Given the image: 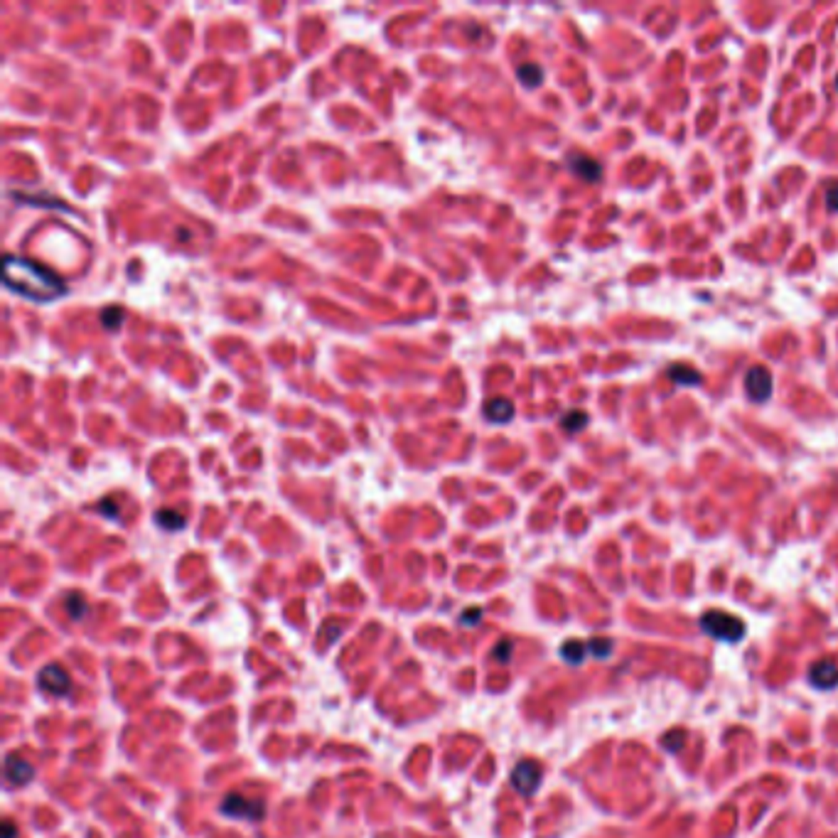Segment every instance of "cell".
<instances>
[{
    "label": "cell",
    "instance_id": "6da1fadb",
    "mask_svg": "<svg viewBox=\"0 0 838 838\" xmlns=\"http://www.w3.org/2000/svg\"><path fill=\"white\" fill-rule=\"evenodd\" d=\"M3 281L8 288L18 291L25 298H32V301H52L59 293H64V283L54 273H49L47 268L32 263V261L15 256H5Z\"/></svg>",
    "mask_w": 838,
    "mask_h": 838
},
{
    "label": "cell",
    "instance_id": "7a4b0ae2",
    "mask_svg": "<svg viewBox=\"0 0 838 838\" xmlns=\"http://www.w3.org/2000/svg\"><path fill=\"white\" fill-rule=\"evenodd\" d=\"M698 625H701L703 635H708L710 640L730 642V645L732 642H740L747 632V627L740 617L723 612V610H708V612H703Z\"/></svg>",
    "mask_w": 838,
    "mask_h": 838
},
{
    "label": "cell",
    "instance_id": "3957f363",
    "mask_svg": "<svg viewBox=\"0 0 838 838\" xmlns=\"http://www.w3.org/2000/svg\"><path fill=\"white\" fill-rule=\"evenodd\" d=\"M37 684L47 696H54V698H64L71 693V679L69 674H66L64 667H57V664H49V667H44L40 671V679H37Z\"/></svg>",
    "mask_w": 838,
    "mask_h": 838
},
{
    "label": "cell",
    "instance_id": "277c9868",
    "mask_svg": "<svg viewBox=\"0 0 838 838\" xmlns=\"http://www.w3.org/2000/svg\"><path fill=\"white\" fill-rule=\"evenodd\" d=\"M541 784V767L534 759H524L514 767L512 772V787L521 797H531Z\"/></svg>",
    "mask_w": 838,
    "mask_h": 838
},
{
    "label": "cell",
    "instance_id": "5b68a950",
    "mask_svg": "<svg viewBox=\"0 0 838 838\" xmlns=\"http://www.w3.org/2000/svg\"><path fill=\"white\" fill-rule=\"evenodd\" d=\"M221 812L226 814V817H238V819H251V821H258L263 819V802H253V799H246L243 794H229L224 799V804H221Z\"/></svg>",
    "mask_w": 838,
    "mask_h": 838
},
{
    "label": "cell",
    "instance_id": "8992f818",
    "mask_svg": "<svg viewBox=\"0 0 838 838\" xmlns=\"http://www.w3.org/2000/svg\"><path fill=\"white\" fill-rule=\"evenodd\" d=\"M745 391L752 401H767L769 393H772V376H769V371L762 369V366H754V369L747 371Z\"/></svg>",
    "mask_w": 838,
    "mask_h": 838
},
{
    "label": "cell",
    "instance_id": "52a82bcc",
    "mask_svg": "<svg viewBox=\"0 0 838 838\" xmlns=\"http://www.w3.org/2000/svg\"><path fill=\"white\" fill-rule=\"evenodd\" d=\"M809 681H812V686L821 688V691L836 688L838 686V667L834 662H829V659L817 662L812 669H809Z\"/></svg>",
    "mask_w": 838,
    "mask_h": 838
},
{
    "label": "cell",
    "instance_id": "ba28073f",
    "mask_svg": "<svg viewBox=\"0 0 838 838\" xmlns=\"http://www.w3.org/2000/svg\"><path fill=\"white\" fill-rule=\"evenodd\" d=\"M32 777H35V767L25 757H18V754H8L5 757V779L10 784H27Z\"/></svg>",
    "mask_w": 838,
    "mask_h": 838
},
{
    "label": "cell",
    "instance_id": "9c48e42d",
    "mask_svg": "<svg viewBox=\"0 0 838 838\" xmlns=\"http://www.w3.org/2000/svg\"><path fill=\"white\" fill-rule=\"evenodd\" d=\"M514 415V403L509 398H492L485 403V418L492 423H509Z\"/></svg>",
    "mask_w": 838,
    "mask_h": 838
},
{
    "label": "cell",
    "instance_id": "30bf717a",
    "mask_svg": "<svg viewBox=\"0 0 838 838\" xmlns=\"http://www.w3.org/2000/svg\"><path fill=\"white\" fill-rule=\"evenodd\" d=\"M570 170H573L578 177H582L585 182H595L597 177H600V172H602L600 163L585 158V155H575V158H570Z\"/></svg>",
    "mask_w": 838,
    "mask_h": 838
},
{
    "label": "cell",
    "instance_id": "8fae6325",
    "mask_svg": "<svg viewBox=\"0 0 838 838\" xmlns=\"http://www.w3.org/2000/svg\"><path fill=\"white\" fill-rule=\"evenodd\" d=\"M669 379H671V381H676V384H681V386H696V384H701V374H698V371L693 369V366H688V364H674V366H669Z\"/></svg>",
    "mask_w": 838,
    "mask_h": 838
},
{
    "label": "cell",
    "instance_id": "7c38bea8",
    "mask_svg": "<svg viewBox=\"0 0 838 838\" xmlns=\"http://www.w3.org/2000/svg\"><path fill=\"white\" fill-rule=\"evenodd\" d=\"M585 654H587V645H582L578 640H568L563 647H560V659H565L568 664H573V667H580L582 662H585Z\"/></svg>",
    "mask_w": 838,
    "mask_h": 838
},
{
    "label": "cell",
    "instance_id": "4fadbf2b",
    "mask_svg": "<svg viewBox=\"0 0 838 838\" xmlns=\"http://www.w3.org/2000/svg\"><path fill=\"white\" fill-rule=\"evenodd\" d=\"M516 76H519V81L524 86L536 89L543 81V69L538 64H521L519 69H516Z\"/></svg>",
    "mask_w": 838,
    "mask_h": 838
},
{
    "label": "cell",
    "instance_id": "5bb4252c",
    "mask_svg": "<svg viewBox=\"0 0 838 838\" xmlns=\"http://www.w3.org/2000/svg\"><path fill=\"white\" fill-rule=\"evenodd\" d=\"M64 610L69 612L71 620H76V622H79V620L86 617L89 605H86L84 597L79 595V592H69V595H66V600H64Z\"/></svg>",
    "mask_w": 838,
    "mask_h": 838
},
{
    "label": "cell",
    "instance_id": "9a60e30c",
    "mask_svg": "<svg viewBox=\"0 0 838 838\" xmlns=\"http://www.w3.org/2000/svg\"><path fill=\"white\" fill-rule=\"evenodd\" d=\"M615 652V645L612 640H605V637H595V640L587 642V654H590L592 659H610Z\"/></svg>",
    "mask_w": 838,
    "mask_h": 838
},
{
    "label": "cell",
    "instance_id": "2e32d148",
    "mask_svg": "<svg viewBox=\"0 0 838 838\" xmlns=\"http://www.w3.org/2000/svg\"><path fill=\"white\" fill-rule=\"evenodd\" d=\"M155 521H158V524L163 526V529H168V531H177V529H182V526H185V516L172 512V509H160V512L155 514Z\"/></svg>",
    "mask_w": 838,
    "mask_h": 838
},
{
    "label": "cell",
    "instance_id": "e0dca14e",
    "mask_svg": "<svg viewBox=\"0 0 838 838\" xmlns=\"http://www.w3.org/2000/svg\"><path fill=\"white\" fill-rule=\"evenodd\" d=\"M585 423H587V415L582 413V410H570V413H565L563 420H560V425L565 428V433H578Z\"/></svg>",
    "mask_w": 838,
    "mask_h": 838
},
{
    "label": "cell",
    "instance_id": "ac0fdd59",
    "mask_svg": "<svg viewBox=\"0 0 838 838\" xmlns=\"http://www.w3.org/2000/svg\"><path fill=\"white\" fill-rule=\"evenodd\" d=\"M684 742H686V732L684 730H671V732H667V735L662 737V747L667 752H679L681 747H684Z\"/></svg>",
    "mask_w": 838,
    "mask_h": 838
},
{
    "label": "cell",
    "instance_id": "d6986e66",
    "mask_svg": "<svg viewBox=\"0 0 838 838\" xmlns=\"http://www.w3.org/2000/svg\"><path fill=\"white\" fill-rule=\"evenodd\" d=\"M101 323H104L106 330H116V327H121V323H123V310L113 308V305H111V308H104L101 310Z\"/></svg>",
    "mask_w": 838,
    "mask_h": 838
},
{
    "label": "cell",
    "instance_id": "ffe728a7",
    "mask_svg": "<svg viewBox=\"0 0 838 838\" xmlns=\"http://www.w3.org/2000/svg\"><path fill=\"white\" fill-rule=\"evenodd\" d=\"M512 649H514V645L509 640H504L502 645H497V649H495V659L497 662H509V657H512Z\"/></svg>",
    "mask_w": 838,
    "mask_h": 838
},
{
    "label": "cell",
    "instance_id": "44dd1931",
    "mask_svg": "<svg viewBox=\"0 0 838 838\" xmlns=\"http://www.w3.org/2000/svg\"><path fill=\"white\" fill-rule=\"evenodd\" d=\"M826 207H829V212H838V182L829 185V190H826Z\"/></svg>",
    "mask_w": 838,
    "mask_h": 838
},
{
    "label": "cell",
    "instance_id": "7402d4cb",
    "mask_svg": "<svg viewBox=\"0 0 838 838\" xmlns=\"http://www.w3.org/2000/svg\"><path fill=\"white\" fill-rule=\"evenodd\" d=\"M482 617V610L475 607V610H468V612L463 615V625H477Z\"/></svg>",
    "mask_w": 838,
    "mask_h": 838
},
{
    "label": "cell",
    "instance_id": "603a6c76",
    "mask_svg": "<svg viewBox=\"0 0 838 838\" xmlns=\"http://www.w3.org/2000/svg\"><path fill=\"white\" fill-rule=\"evenodd\" d=\"M99 509H101V514H106V516H116V512H118V509H116L113 504L108 502V499H106V502L99 504Z\"/></svg>",
    "mask_w": 838,
    "mask_h": 838
},
{
    "label": "cell",
    "instance_id": "cb8c5ba5",
    "mask_svg": "<svg viewBox=\"0 0 838 838\" xmlns=\"http://www.w3.org/2000/svg\"><path fill=\"white\" fill-rule=\"evenodd\" d=\"M13 836H15L13 821H5V838H13Z\"/></svg>",
    "mask_w": 838,
    "mask_h": 838
},
{
    "label": "cell",
    "instance_id": "d4e9b609",
    "mask_svg": "<svg viewBox=\"0 0 838 838\" xmlns=\"http://www.w3.org/2000/svg\"><path fill=\"white\" fill-rule=\"evenodd\" d=\"M836 89H838V79H836Z\"/></svg>",
    "mask_w": 838,
    "mask_h": 838
}]
</instances>
